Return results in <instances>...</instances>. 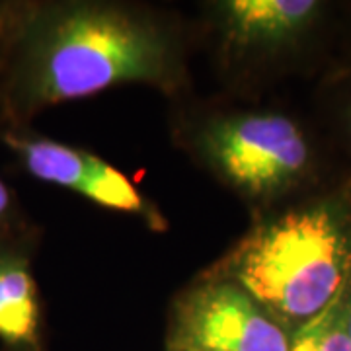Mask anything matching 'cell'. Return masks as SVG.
Wrapping results in <instances>:
<instances>
[{"mask_svg":"<svg viewBox=\"0 0 351 351\" xmlns=\"http://www.w3.org/2000/svg\"><path fill=\"white\" fill-rule=\"evenodd\" d=\"M174 38L147 14L101 2L20 4L0 69V113L25 127L36 113L125 82L176 86Z\"/></svg>","mask_w":351,"mask_h":351,"instance_id":"6da1fadb","label":"cell"},{"mask_svg":"<svg viewBox=\"0 0 351 351\" xmlns=\"http://www.w3.org/2000/svg\"><path fill=\"white\" fill-rule=\"evenodd\" d=\"M213 276L239 283L293 336L351 287V232L316 205L258 225Z\"/></svg>","mask_w":351,"mask_h":351,"instance_id":"7a4b0ae2","label":"cell"},{"mask_svg":"<svg viewBox=\"0 0 351 351\" xmlns=\"http://www.w3.org/2000/svg\"><path fill=\"white\" fill-rule=\"evenodd\" d=\"M197 152L215 174L252 201L291 189L308 168L301 129L281 113H230L209 119L197 133Z\"/></svg>","mask_w":351,"mask_h":351,"instance_id":"3957f363","label":"cell"},{"mask_svg":"<svg viewBox=\"0 0 351 351\" xmlns=\"http://www.w3.org/2000/svg\"><path fill=\"white\" fill-rule=\"evenodd\" d=\"M291 334L239 283L207 277L174 302L168 351H291Z\"/></svg>","mask_w":351,"mask_h":351,"instance_id":"277c9868","label":"cell"},{"mask_svg":"<svg viewBox=\"0 0 351 351\" xmlns=\"http://www.w3.org/2000/svg\"><path fill=\"white\" fill-rule=\"evenodd\" d=\"M0 141L16 154L25 172L41 182L71 189L113 211L154 219L151 205L133 182L96 154L41 137L27 127H4Z\"/></svg>","mask_w":351,"mask_h":351,"instance_id":"5b68a950","label":"cell"},{"mask_svg":"<svg viewBox=\"0 0 351 351\" xmlns=\"http://www.w3.org/2000/svg\"><path fill=\"white\" fill-rule=\"evenodd\" d=\"M314 0H226L213 4L226 53L246 57L287 45L313 22Z\"/></svg>","mask_w":351,"mask_h":351,"instance_id":"8992f818","label":"cell"},{"mask_svg":"<svg viewBox=\"0 0 351 351\" xmlns=\"http://www.w3.org/2000/svg\"><path fill=\"white\" fill-rule=\"evenodd\" d=\"M24 242L0 244V341L14 351H43L39 291Z\"/></svg>","mask_w":351,"mask_h":351,"instance_id":"52a82bcc","label":"cell"},{"mask_svg":"<svg viewBox=\"0 0 351 351\" xmlns=\"http://www.w3.org/2000/svg\"><path fill=\"white\" fill-rule=\"evenodd\" d=\"M351 287L313 322L299 328L291 338V351H351L346 330V311Z\"/></svg>","mask_w":351,"mask_h":351,"instance_id":"ba28073f","label":"cell"},{"mask_svg":"<svg viewBox=\"0 0 351 351\" xmlns=\"http://www.w3.org/2000/svg\"><path fill=\"white\" fill-rule=\"evenodd\" d=\"M22 226L24 225L20 221L12 189L8 188L0 178V244L24 239Z\"/></svg>","mask_w":351,"mask_h":351,"instance_id":"9c48e42d","label":"cell"},{"mask_svg":"<svg viewBox=\"0 0 351 351\" xmlns=\"http://www.w3.org/2000/svg\"><path fill=\"white\" fill-rule=\"evenodd\" d=\"M18 6L20 4H4V2H0V69H2V63H4L10 38H12Z\"/></svg>","mask_w":351,"mask_h":351,"instance_id":"30bf717a","label":"cell"},{"mask_svg":"<svg viewBox=\"0 0 351 351\" xmlns=\"http://www.w3.org/2000/svg\"><path fill=\"white\" fill-rule=\"evenodd\" d=\"M346 330H348V336L351 341V293L350 299H348V311H346Z\"/></svg>","mask_w":351,"mask_h":351,"instance_id":"8fae6325","label":"cell"}]
</instances>
